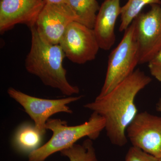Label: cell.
Instances as JSON below:
<instances>
[{
	"label": "cell",
	"mask_w": 161,
	"mask_h": 161,
	"mask_svg": "<svg viewBox=\"0 0 161 161\" xmlns=\"http://www.w3.org/2000/svg\"><path fill=\"white\" fill-rule=\"evenodd\" d=\"M151 81L144 72L135 70L107 95L84 106L104 119L105 130L113 145L122 147L126 144L127 128L138 113L136 95Z\"/></svg>",
	"instance_id": "cell-1"
},
{
	"label": "cell",
	"mask_w": 161,
	"mask_h": 161,
	"mask_svg": "<svg viewBox=\"0 0 161 161\" xmlns=\"http://www.w3.org/2000/svg\"><path fill=\"white\" fill-rule=\"evenodd\" d=\"M31 46L25 60L27 71L38 77L43 84L57 89L64 95L71 96L80 92L78 86L70 84L63 67L65 57L59 44L47 42L36 26L31 27Z\"/></svg>",
	"instance_id": "cell-2"
},
{
	"label": "cell",
	"mask_w": 161,
	"mask_h": 161,
	"mask_svg": "<svg viewBox=\"0 0 161 161\" xmlns=\"http://www.w3.org/2000/svg\"><path fill=\"white\" fill-rule=\"evenodd\" d=\"M105 128L104 119L95 112L87 121L75 126H69L66 121L59 119L50 118L46 129L50 130L53 135L47 142L29 153L28 161H44L54 153L71 147L83 137L95 140Z\"/></svg>",
	"instance_id": "cell-3"
},
{
	"label": "cell",
	"mask_w": 161,
	"mask_h": 161,
	"mask_svg": "<svg viewBox=\"0 0 161 161\" xmlns=\"http://www.w3.org/2000/svg\"><path fill=\"white\" fill-rule=\"evenodd\" d=\"M139 64L138 47L135 36L134 21L125 31L118 45L111 52L102 88L97 97H102L111 92L128 78Z\"/></svg>",
	"instance_id": "cell-4"
},
{
	"label": "cell",
	"mask_w": 161,
	"mask_h": 161,
	"mask_svg": "<svg viewBox=\"0 0 161 161\" xmlns=\"http://www.w3.org/2000/svg\"><path fill=\"white\" fill-rule=\"evenodd\" d=\"M7 93L10 98L20 104L34 122V125L44 136L46 132V125L52 115L58 113H73L69 104L78 101L81 95L68 96L60 99H45L34 97L12 87Z\"/></svg>",
	"instance_id": "cell-5"
},
{
	"label": "cell",
	"mask_w": 161,
	"mask_h": 161,
	"mask_svg": "<svg viewBox=\"0 0 161 161\" xmlns=\"http://www.w3.org/2000/svg\"><path fill=\"white\" fill-rule=\"evenodd\" d=\"M151 6L149 11L141 13L133 20L139 64L148 63L161 51V5Z\"/></svg>",
	"instance_id": "cell-6"
},
{
	"label": "cell",
	"mask_w": 161,
	"mask_h": 161,
	"mask_svg": "<svg viewBox=\"0 0 161 161\" xmlns=\"http://www.w3.org/2000/svg\"><path fill=\"white\" fill-rule=\"evenodd\" d=\"M59 44L65 57L80 64L94 60L100 49L94 30L76 21L70 23Z\"/></svg>",
	"instance_id": "cell-7"
},
{
	"label": "cell",
	"mask_w": 161,
	"mask_h": 161,
	"mask_svg": "<svg viewBox=\"0 0 161 161\" xmlns=\"http://www.w3.org/2000/svg\"><path fill=\"white\" fill-rule=\"evenodd\" d=\"M126 133L132 147L161 158V116L146 111L138 113L127 128Z\"/></svg>",
	"instance_id": "cell-8"
},
{
	"label": "cell",
	"mask_w": 161,
	"mask_h": 161,
	"mask_svg": "<svg viewBox=\"0 0 161 161\" xmlns=\"http://www.w3.org/2000/svg\"><path fill=\"white\" fill-rule=\"evenodd\" d=\"M78 17L69 6L45 4L38 16L35 26L47 42L59 44L70 23Z\"/></svg>",
	"instance_id": "cell-9"
},
{
	"label": "cell",
	"mask_w": 161,
	"mask_h": 161,
	"mask_svg": "<svg viewBox=\"0 0 161 161\" xmlns=\"http://www.w3.org/2000/svg\"><path fill=\"white\" fill-rule=\"evenodd\" d=\"M45 5L44 0H0V31L19 24L35 26Z\"/></svg>",
	"instance_id": "cell-10"
},
{
	"label": "cell",
	"mask_w": 161,
	"mask_h": 161,
	"mask_svg": "<svg viewBox=\"0 0 161 161\" xmlns=\"http://www.w3.org/2000/svg\"><path fill=\"white\" fill-rule=\"evenodd\" d=\"M120 0H105L97 14L94 30L101 49H111L115 41V25L120 15Z\"/></svg>",
	"instance_id": "cell-11"
},
{
	"label": "cell",
	"mask_w": 161,
	"mask_h": 161,
	"mask_svg": "<svg viewBox=\"0 0 161 161\" xmlns=\"http://www.w3.org/2000/svg\"><path fill=\"white\" fill-rule=\"evenodd\" d=\"M43 136L34 125L23 124L15 133L14 145L20 152L30 153L40 147Z\"/></svg>",
	"instance_id": "cell-12"
},
{
	"label": "cell",
	"mask_w": 161,
	"mask_h": 161,
	"mask_svg": "<svg viewBox=\"0 0 161 161\" xmlns=\"http://www.w3.org/2000/svg\"><path fill=\"white\" fill-rule=\"evenodd\" d=\"M78 23L93 29L100 6L96 0H69Z\"/></svg>",
	"instance_id": "cell-13"
},
{
	"label": "cell",
	"mask_w": 161,
	"mask_h": 161,
	"mask_svg": "<svg viewBox=\"0 0 161 161\" xmlns=\"http://www.w3.org/2000/svg\"><path fill=\"white\" fill-rule=\"evenodd\" d=\"M161 0H128L121 9L119 31H125L147 5L161 4Z\"/></svg>",
	"instance_id": "cell-14"
},
{
	"label": "cell",
	"mask_w": 161,
	"mask_h": 161,
	"mask_svg": "<svg viewBox=\"0 0 161 161\" xmlns=\"http://www.w3.org/2000/svg\"><path fill=\"white\" fill-rule=\"evenodd\" d=\"M60 152L69 161H98L93 140L89 138L81 144H74Z\"/></svg>",
	"instance_id": "cell-15"
},
{
	"label": "cell",
	"mask_w": 161,
	"mask_h": 161,
	"mask_svg": "<svg viewBox=\"0 0 161 161\" xmlns=\"http://www.w3.org/2000/svg\"><path fill=\"white\" fill-rule=\"evenodd\" d=\"M125 161H159V159L144 152L136 147H130Z\"/></svg>",
	"instance_id": "cell-16"
},
{
	"label": "cell",
	"mask_w": 161,
	"mask_h": 161,
	"mask_svg": "<svg viewBox=\"0 0 161 161\" xmlns=\"http://www.w3.org/2000/svg\"><path fill=\"white\" fill-rule=\"evenodd\" d=\"M151 75L161 83V51L148 62Z\"/></svg>",
	"instance_id": "cell-17"
},
{
	"label": "cell",
	"mask_w": 161,
	"mask_h": 161,
	"mask_svg": "<svg viewBox=\"0 0 161 161\" xmlns=\"http://www.w3.org/2000/svg\"><path fill=\"white\" fill-rule=\"evenodd\" d=\"M45 4L58 6H69V0H44Z\"/></svg>",
	"instance_id": "cell-18"
},
{
	"label": "cell",
	"mask_w": 161,
	"mask_h": 161,
	"mask_svg": "<svg viewBox=\"0 0 161 161\" xmlns=\"http://www.w3.org/2000/svg\"><path fill=\"white\" fill-rule=\"evenodd\" d=\"M156 109L158 112L161 113V98L159 99L156 104Z\"/></svg>",
	"instance_id": "cell-19"
},
{
	"label": "cell",
	"mask_w": 161,
	"mask_h": 161,
	"mask_svg": "<svg viewBox=\"0 0 161 161\" xmlns=\"http://www.w3.org/2000/svg\"><path fill=\"white\" fill-rule=\"evenodd\" d=\"M159 161H161V158L159 159Z\"/></svg>",
	"instance_id": "cell-20"
}]
</instances>
